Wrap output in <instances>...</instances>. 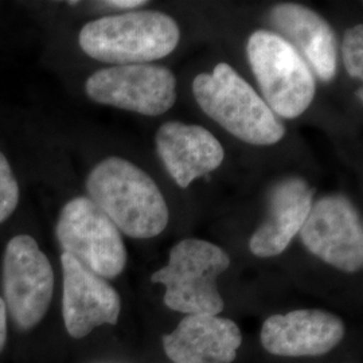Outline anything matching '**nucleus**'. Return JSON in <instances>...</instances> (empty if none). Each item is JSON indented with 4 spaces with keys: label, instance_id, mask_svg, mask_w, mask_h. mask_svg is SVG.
<instances>
[{
    "label": "nucleus",
    "instance_id": "dca6fc26",
    "mask_svg": "<svg viewBox=\"0 0 363 363\" xmlns=\"http://www.w3.org/2000/svg\"><path fill=\"white\" fill-rule=\"evenodd\" d=\"M19 183L7 157L0 152V223L13 216L19 203Z\"/></svg>",
    "mask_w": 363,
    "mask_h": 363
},
{
    "label": "nucleus",
    "instance_id": "9d476101",
    "mask_svg": "<svg viewBox=\"0 0 363 363\" xmlns=\"http://www.w3.org/2000/svg\"><path fill=\"white\" fill-rule=\"evenodd\" d=\"M61 265L62 315L69 335L81 339L99 325H116L121 311V298L116 289L67 253H62Z\"/></svg>",
    "mask_w": 363,
    "mask_h": 363
},
{
    "label": "nucleus",
    "instance_id": "9b49d317",
    "mask_svg": "<svg viewBox=\"0 0 363 363\" xmlns=\"http://www.w3.org/2000/svg\"><path fill=\"white\" fill-rule=\"evenodd\" d=\"M343 320L323 310H295L272 315L261 327V345L277 357L323 355L342 342Z\"/></svg>",
    "mask_w": 363,
    "mask_h": 363
},
{
    "label": "nucleus",
    "instance_id": "1a4fd4ad",
    "mask_svg": "<svg viewBox=\"0 0 363 363\" xmlns=\"http://www.w3.org/2000/svg\"><path fill=\"white\" fill-rule=\"evenodd\" d=\"M298 234L307 250L328 265L343 272L362 269V220L346 196L328 195L315 202Z\"/></svg>",
    "mask_w": 363,
    "mask_h": 363
},
{
    "label": "nucleus",
    "instance_id": "7ed1b4c3",
    "mask_svg": "<svg viewBox=\"0 0 363 363\" xmlns=\"http://www.w3.org/2000/svg\"><path fill=\"white\" fill-rule=\"evenodd\" d=\"M193 93L210 118L245 143L272 145L286 135L284 125L259 93L226 62L210 74H198Z\"/></svg>",
    "mask_w": 363,
    "mask_h": 363
},
{
    "label": "nucleus",
    "instance_id": "6ab92c4d",
    "mask_svg": "<svg viewBox=\"0 0 363 363\" xmlns=\"http://www.w3.org/2000/svg\"><path fill=\"white\" fill-rule=\"evenodd\" d=\"M105 4L109 7H115V9L132 10V9H138L140 6L147 4V1H144V0H111V1H105Z\"/></svg>",
    "mask_w": 363,
    "mask_h": 363
},
{
    "label": "nucleus",
    "instance_id": "39448f33",
    "mask_svg": "<svg viewBox=\"0 0 363 363\" xmlns=\"http://www.w3.org/2000/svg\"><path fill=\"white\" fill-rule=\"evenodd\" d=\"M247 54L262 100L274 115L296 118L310 108L316 82L311 67L288 39L257 30L247 39Z\"/></svg>",
    "mask_w": 363,
    "mask_h": 363
},
{
    "label": "nucleus",
    "instance_id": "0eeeda50",
    "mask_svg": "<svg viewBox=\"0 0 363 363\" xmlns=\"http://www.w3.org/2000/svg\"><path fill=\"white\" fill-rule=\"evenodd\" d=\"M4 304L21 328H33L52 303L54 272L38 242L27 234L11 238L3 257Z\"/></svg>",
    "mask_w": 363,
    "mask_h": 363
},
{
    "label": "nucleus",
    "instance_id": "2eb2a0df",
    "mask_svg": "<svg viewBox=\"0 0 363 363\" xmlns=\"http://www.w3.org/2000/svg\"><path fill=\"white\" fill-rule=\"evenodd\" d=\"M271 23L300 52L322 81H331L337 69V38L331 26L311 9L283 3L273 7ZM283 37V38H284Z\"/></svg>",
    "mask_w": 363,
    "mask_h": 363
},
{
    "label": "nucleus",
    "instance_id": "4468645a",
    "mask_svg": "<svg viewBox=\"0 0 363 363\" xmlns=\"http://www.w3.org/2000/svg\"><path fill=\"white\" fill-rule=\"evenodd\" d=\"M313 193L301 178H288L274 184L269 193L267 217L250 237V252L261 259L281 255L307 220Z\"/></svg>",
    "mask_w": 363,
    "mask_h": 363
},
{
    "label": "nucleus",
    "instance_id": "f3484780",
    "mask_svg": "<svg viewBox=\"0 0 363 363\" xmlns=\"http://www.w3.org/2000/svg\"><path fill=\"white\" fill-rule=\"evenodd\" d=\"M342 52L345 66L352 78L363 77V27H351L345 33L342 43Z\"/></svg>",
    "mask_w": 363,
    "mask_h": 363
},
{
    "label": "nucleus",
    "instance_id": "f257e3e1",
    "mask_svg": "<svg viewBox=\"0 0 363 363\" xmlns=\"http://www.w3.org/2000/svg\"><path fill=\"white\" fill-rule=\"evenodd\" d=\"M86 190L99 208L132 238H152L169 223L167 202L155 181L130 160L111 156L91 169Z\"/></svg>",
    "mask_w": 363,
    "mask_h": 363
},
{
    "label": "nucleus",
    "instance_id": "ddd939ff",
    "mask_svg": "<svg viewBox=\"0 0 363 363\" xmlns=\"http://www.w3.org/2000/svg\"><path fill=\"white\" fill-rule=\"evenodd\" d=\"M242 343L238 325L220 315H186L163 337V347L174 363H232Z\"/></svg>",
    "mask_w": 363,
    "mask_h": 363
},
{
    "label": "nucleus",
    "instance_id": "423d86ee",
    "mask_svg": "<svg viewBox=\"0 0 363 363\" xmlns=\"http://www.w3.org/2000/svg\"><path fill=\"white\" fill-rule=\"evenodd\" d=\"M55 235L70 255L103 279L124 271L127 249L116 225L88 196L70 199L61 210Z\"/></svg>",
    "mask_w": 363,
    "mask_h": 363
},
{
    "label": "nucleus",
    "instance_id": "20e7f679",
    "mask_svg": "<svg viewBox=\"0 0 363 363\" xmlns=\"http://www.w3.org/2000/svg\"><path fill=\"white\" fill-rule=\"evenodd\" d=\"M230 267L222 247L187 238L169 250L166 267L152 273V283L166 286L164 304L184 315H220L223 310L217 279Z\"/></svg>",
    "mask_w": 363,
    "mask_h": 363
},
{
    "label": "nucleus",
    "instance_id": "6e6552de",
    "mask_svg": "<svg viewBox=\"0 0 363 363\" xmlns=\"http://www.w3.org/2000/svg\"><path fill=\"white\" fill-rule=\"evenodd\" d=\"M85 91L99 104L159 116L177 101V79L164 66H112L93 73L86 79Z\"/></svg>",
    "mask_w": 363,
    "mask_h": 363
},
{
    "label": "nucleus",
    "instance_id": "f8f14e48",
    "mask_svg": "<svg viewBox=\"0 0 363 363\" xmlns=\"http://www.w3.org/2000/svg\"><path fill=\"white\" fill-rule=\"evenodd\" d=\"M155 143L169 177L182 189L218 169L225 159L218 139L196 124L169 121L156 132Z\"/></svg>",
    "mask_w": 363,
    "mask_h": 363
},
{
    "label": "nucleus",
    "instance_id": "a211bd4d",
    "mask_svg": "<svg viewBox=\"0 0 363 363\" xmlns=\"http://www.w3.org/2000/svg\"><path fill=\"white\" fill-rule=\"evenodd\" d=\"M7 342V308L3 298H0V352Z\"/></svg>",
    "mask_w": 363,
    "mask_h": 363
},
{
    "label": "nucleus",
    "instance_id": "f03ea898",
    "mask_svg": "<svg viewBox=\"0 0 363 363\" xmlns=\"http://www.w3.org/2000/svg\"><path fill=\"white\" fill-rule=\"evenodd\" d=\"M178 23L159 11H133L94 19L81 28L78 43L93 60L115 66L150 64L179 43Z\"/></svg>",
    "mask_w": 363,
    "mask_h": 363
}]
</instances>
